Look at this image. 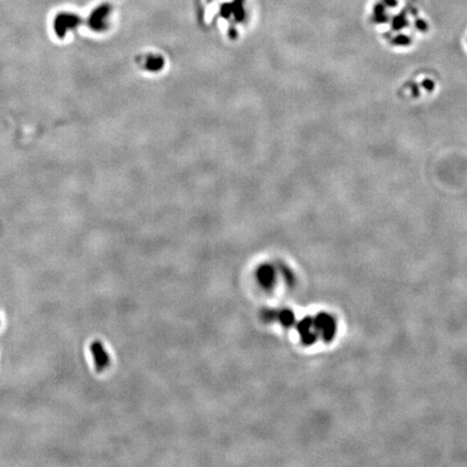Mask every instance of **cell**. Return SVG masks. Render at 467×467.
<instances>
[{
	"mask_svg": "<svg viewBox=\"0 0 467 467\" xmlns=\"http://www.w3.org/2000/svg\"><path fill=\"white\" fill-rule=\"evenodd\" d=\"M277 319L286 327H290L294 322H296V316L293 312L289 310H284L281 311H277Z\"/></svg>",
	"mask_w": 467,
	"mask_h": 467,
	"instance_id": "6",
	"label": "cell"
},
{
	"mask_svg": "<svg viewBox=\"0 0 467 467\" xmlns=\"http://www.w3.org/2000/svg\"><path fill=\"white\" fill-rule=\"evenodd\" d=\"M315 323L317 330H320L322 332L325 340H330L334 332V323L332 321V319L327 315L321 314L317 316L315 319Z\"/></svg>",
	"mask_w": 467,
	"mask_h": 467,
	"instance_id": "3",
	"label": "cell"
},
{
	"mask_svg": "<svg viewBox=\"0 0 467 467\" xmlns=\"http://www.w3.org/2000/svg\"><path fill=\"white\" fill-rule=\"evenodd\" d=\"M258 279L262 287L271 288L275 281V271L270 265H262L258 271Z\"/></svg>",
	"mask_w": 467,
	"mask_h": 467,
	"instance_id": "4",
	"label": "cell"
},
{
	"mask_svg": "<svg viewBox=\"0 0 467 467\" xmlns=\"http://www.w3.org/2000/svg\"><path fill=\"white\" fill-rule=\"evenodd\" d=\"M239 0H202L203 20L208 26L219 29L228 40H236L250 29L252 24V7L234 9Z\"/></svg>",
	"mask_w": 467,
	"mask_h": 467,
	"instance_id": "1",
	"label": "cell"
},
{
	"mask_svg": "<svg viewBox=\"0 0 467 467\" xmlns=\"http://www.w3.org/2000/svg\"><path fill=\"white\" fill-rule=\"evenodd\" d=\"M298 330L305 344H311L316 340V323L315 319L305 318L298 324Z\"/></svg>",
	"mask_w": 467,
	"mask_h": 467,
	"instance_id": "2",
	"label": "cell"
},
{
	"mask_svg": "<svg viewBox=\"0 0 467 467\" xmlns=\"http://www.w3.org/2000/svg\"><path fill=\"white\" fill-rule=\"evenodd\" d=\"M92 349H93V353H94V356H95V359H97L98 366L100 368L105 367L107 364V356L105 354L104 349L101 347V345L99 343H94L92 345Z\"/></svg>",
	"mask_w": 467,
	"mask_h": 467,
	"instance_id": "5",
	"label": "cell"
}]
</instances>
